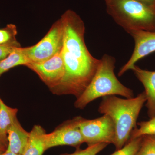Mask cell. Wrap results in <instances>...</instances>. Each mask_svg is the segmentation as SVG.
Instances as JSON below:
<instances>
[{
  "instance_id": "obj_1",
  "label": "cell",
  "mask_w": 155,
  "mask_h": 155,
  "mask_svg": "<svg viewBox=\"0 0 155 155\" xmlns=\"http://www.w3.org/2000/svg\"><path fill=\"white\" fill-rule=\"evenodd\" d=\"M61 19L64 27L61 53L65 75L59 86L51 91L58 95H72L77 98L90 83L100 59L94 58L87 49L84 41L85 26L80 16L75 11L68 10Z\"/></svg>"
},
{
  "instance_id": "obj_2",
  "label": "cell",
  "mask_w": 155,
  "mask_h": 155,
  "mask_svg": "<svg viewBox=\"0 0 155 155\" xmlns=\"http://www.w3.org/2000/svg\"><path fill=\"white\" fill-rule=\"evenodd\" d=\"M147 98L144 92L136 97L123 99L116 96L103 97L98 111L107 115L115 126L114 144L117 150L128 141L132 130L136 127L137 121Z\"/></svg>"
},
{
  "instance_id": "obj_3",
  "label": "cell",
  "mask_w": 155,
  "mask_h": 155,
  "mask_svg": "<svg viewBox=\"0 0 155 155\" xmlns=\"http://www.w3.org/2000/svg\"><path fill=\"white\" fill-rule=\"evenodd\" d=\"M116 59L104 54L90 83L80 96L76 98L75 107L83 109L97 99L107 96L119 95L125 98L133 97V91L119 81L115 75Z\"/></svg>"
},
{
  "instance_id": "obj_4",
  "label": "cell",
  "mask_w": 155,
  "mask_h": 155,
  "mask_svg": "<svg viewBox=\"0 0 155 155\" xmlns=\"http://www.w3.org/2000/svg\"><path fill=\"white\" fill-rule=\"evenodd\" d=\"M108 14L127 32L140 30L155 31V8L136 0H109Z\"/></svg>"
},
{
  "instance_id": "obj_5",
  "label": "cell",
  "mask_w": 155,
  "mask_h": 155,
  "mask_svg": "<svg viewBox=\"0 0 155 155\" xmlns=\"http://www.w3.org/2000/svg\"><path fill=\"white\" fill-rule=\"evenodd\" d=\"M64 27L61 18L53 24L44 37L37 44L22 48L31 63H41L61 52L64 45Z\"/></svg>"
},
{
  "instance_id": "obj_6",
  "label": "cell",
  "mask_w": 155,
  "mask_h": 155,
  "mask_svg": "<svg viewBox=\"0 0 155 155\" xmlns=\"http://www.w3.org/2000/svg\"><path fill=\"white\" fill-rule=\"evenodd\" d=\"M79 129L88 146L99 143L114 144L115 129L114 122L107 115L88 120L80 117Z\"/></svg>"
},
{
  "instance_id": "obj_7",
  "label": "cell",
  "mask_w": 155,
  "mask_h": 155,
  "mask_svg": "<svg viewBox=\"0 0 155 155\" xmlns=\"http://www.w3.org/2000/svg\"><path fill=\"white\" fill-rule=\"evenodd\" d=\"M80 117L67 121L53 131L44 136L45 150L60 146L78 147L84 143L78 126Z\"/></svg>"
},
{
  "instance_id": "obj_8",
  "label": "cell",
  "mask_w": 155,
  "mask_h": 155,
  "mask_svg": "<svg viewBox=\"0 0 155 155\" xmlns=\"http://www.w3.org/2000/svg\"><path fill=\"white\" fill-rule=\"evenodd\" d=\"M25 66L35 72L51 91L59 86L65 75V66L61 51L47 61L29 63Z\"/></svg>"
},
{
  "instance_id": "obj_9",
  "label": "cell",
  "mask_w": 155,
  "mask_h": 155,
  "mask_svg": "<svg viewBox=\"0 0 155 155\" xmlns=\"http://www.w3.org/2000/svg\"><path fill=\"white\" fill-rule=\"evenodd\" d=\"M127 32L134 39V49L129 60L119 70V76L130 70L140 60L155 52V31L134 30Z\"/></svg>"
},
{
  "instance_id": "obj_10",
  "label": "cell",
  "mask_w": 155,
  "mask_h": 155,
  "mask_svg": "<svg viewBox=\"0 0 155 155\" xmlns=\"http://www.w3.org/2000/svg\"><path fill=\"white\" fill-rule=\"evenodd\" d=\"M132 70L137 79L144 87L147 98L146 107L148 115L150 118L155 116V71L142 69L135 65Z\"/></svg>"
},
{
  "instance_id": "obj_11",
  "label": "cell",
  "mask_w": 155,
  "mask_h": 155,
  "mask_svg": "<svg viewBox=\"0 0 155 155\" xmlns=\"http://www.w3.org/2000/svg\"><path fill=\"white\" fill-rule=\"evenodd\" d=\"M29 137V132L22 127L18 119H16L8 130V145L6 151L22 155Z\"/></svg>"
},
{
  "instance_id": "obj_12",
  "label": "cell",
  "mask_w": 155,
  "mask_h": 155,
  "mask_svg": "<svg viewBox=\"0 0 155 155\" xmlns=\"http://www.w3.org/2000/svg\"><path fill=\"white\" fill-rule=\"evenodd\" d=\"M45 134L41 126L35 125L29 132L28 142L21 155H42L46 151L44 142Z\"/></svg>"
},
{
  "instance_id": "obj_13",
  "label": "cell",
  "mask_w": 155,
  "mask_h": 155,
  "mask_svg": "<svg viewBox=\"0 0 155 155\" xmlns=\"http://www.w3.org/2000/svg\"><path fill=\"white\" fill-rule=\"evenodd\" d=\"M18 110L10 107L0 97V143L7 147L8 130L17 119Z\"/></svg>"
},
{
  "instance_id": "obj_14",
  "label": "cell",
  "mask_w": 155,
  "mask_h": 155,
  "mask_svg": "<svg viewBox=\"0 0 155 155\" xmlns=\"http://www.w3.org/2000/svg\"><path fill=\"white\" fill-rule=\"evenodd\" d=\"M30 63L22 51V48L14 49L5 59L0 60V76L13 67Z\"/></svg>"
},
{
  "instance_id": "obj_15",
  "label": "cell",
  "mask_w": 155,
  "mask_h": 155,
  "mask_svg": "<svg viewBox=\"0 0 155 155\" xmlns=\"http://www.w3.org/2000/svg\"><path fill=\"white\" fill-rule=\"evenodd\" d=\"M139 128L136 127L132 130L129 139L141 137L145 135L155 136V116L149 120L138 122Z\"/></svg>"
},
{
  "instance_id": "obj_16",
  "label": "cell",
  "mask_w": 155,
  "mask_h": 155,
  "mask_svg": "<svg viewBox=\"0 0 155 155\" xmlns=\"http://www.w3.org/2000/svg\"><path fill=\"white\" fill-rule=\"evenodd\" d=\"M17 33V27L14 24H8L0 29V45H11L20 47V44L16 38Z\"/></svg>"
},
{
  "instance_id": "obj_17",
  "label": "cell",
  "mask_w": 155,
  "mask_h": 155,
  "mask_svg": "<svg viewBox=\"0 0 155 155\" xmlns=\"http://www.w3.org/2000/svg\"><path fill=\"white\" fill-rule=\"evenodd\" d=\"M142 137L129 139L125 146L110 155H136L140 147Z\"/></svg>"
},
{
  "instance_id": "obj_18",
  "label": "cell",
  "mask_w": 155,
  "mask_h": 155,
  "mask_svg": "<svg viewBox=\"0 0 155 155\" xmlns=\"http://www.w3.org/2000/svg\"><path fill=\"white\" fill-rule=\"evenodd\" d=\"M136 155H155V136H143L140 147Z\"/></svg>"
},
{
  "instance_id": "obj_19",
  "label": "cell",
  "mask_w": 155,
  "mask_h": 155,
  "mask_svg": "<svg viewBox=\"0 0 155 155\" xmlns=\"http://www.w3.org/2000/svg\"><path fill=\"white\" fill-rule=\"evenodd\" d=\"M108 145L107 143H99L88 146L85 149H78L72 154H64L62 155H96L104 150Z\"/></svg>"
},
{
  "instance_id": "obj_20",
  "label": "cell",
  "mask_w": 155,
  "mask_h": 155,
  "mask_svg": "<svg viewBox=\"0 0 155 155\" xmlns=\"http://www.w3.org/2000/svg\"><path fill=\"white\" fill-rule=\"evenodd\" d=\"M19 47L11 45H0V60L5 58L14 49Z\"/></svg>"
},
{
  "instance_id": "obj_21",
  "label": "cell",
  "mask_w": 155,
  "mask_h": 155,
  "mask_svg": "<svg viewBox=\"0 0 155 155\" xmlns=\"http://www.w3.org/2000/svg\"><path fill=\"white\" fill-rule=\"evenodd\" d=\"M136 1L155 8V0H136Z\"/></svg>"
},
{
  "instance_id": "obj_22",
  "label": "cell",
  "mask_w": 155,
  "mask_h": 155,
  "mask_svg": "<svg viewBox=\"0 0 155 155\" xmlns=\"http://www.w3.org/2000/svg\"><path fill=\"white\" fill-rule=\"evenodd\" d=\"M7 149V147L0 143V155L5 152Z\"/></svg>"
},
{
  "instance_id": "obj_23",
  "label": "cell",
  "mask_w": 155,
  "mask_h": 155,
  "mask_svg": "<svg viewBox=\"0 0 155 155\" xmlns=\"http://www.w3.org/2000/svg\"><path fill=\"white\" fill-rule=\"evenodd\" d=\"M1 155H20L16 154L14 153H12L11 152H8L7 151H5V152L3 153Z\"/></svg>"
},
{
  "instance_id": "obj_24",
  "label": "cell",
  "mask_w": 155,
  "mask_h": 155,
  "mask_svg": "<svg viewBox=\"0 0 155 155\" xmlns=\"http://www.w3.org/2000/svg\"><path fill=\"white\" fill-rule=\"evenodd\" d=\"M105 1L106 2H107L108 1H109V0H105Z\"/></svg>"
}]
</instances>
